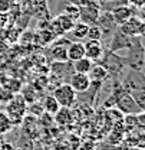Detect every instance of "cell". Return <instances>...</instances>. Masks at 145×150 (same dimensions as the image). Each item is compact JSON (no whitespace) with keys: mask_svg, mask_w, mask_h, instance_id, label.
<instances>
[{"mask_svg":"<svg viewBox=\"0 0 145 150\" xmlns=\"http://www.w3.org/2000/svg\"><path fill=\"white\" fill-rule=\"evenodd\" d=\"M71 43V40L68 38H62L59 40H53V43H50V58L53 59V62H66L68 61V45Z\"/></svg>","mask_w":145,"mask_h":150,"instance_id":"cell-8","label":"cell"},{"mask_svg":"<svg viewBox=\"0 0 145 150\" xmlns=\"http://www.w3.org/2000/svg\"><path fill=\"white\" fill-rule=\"evenodd\" d=\"M99 13H101V4L96 0H89L88 4L79 7V22H82L88 26L95 25Z\"/></svg>","mask_w":145,"mask_h":150,"instance_id":"cell-6","label":"cell"},{"mask_svg":"<svg viewBox=\"0 0 145 150\" xmlns=\"http://www.w3.org/2000/svg\"><path fill=\"white\" fill-rule=\"evenodd\" d=\"M55 121L59 124V126H69L73 121V112L71 108H66V107H60L57 112L55 114Z\"/></svg>","mask_w":145,"mask_h":150,"instance_id":"cell-16","label":"cell"},{"mask_svg":"<svg viewBox=\"0 0 145 150\" xmlns=\"http://www.w3.org/2000/svg\"><path fill=\"white\" fill-rule=\"evenodd\" d=\"M115 108L119 110L122 114H139L144 112L134 101V98L131 97V94L127 93L122 87L116 88V100H115Z\"/></svg>","mask_w":145,"mask_h":150,"instance_id":"cell-2","label":"cell"},{"mask_svg":"<svg viewBox=\"0 0 145 150\" xmlns=\"http://www.w3.org/2000/svg\"><path fill=\"white\" fill-rule=\"evenodd\" d=\"M83 46H85V56L88 59H91L92 62L99 61L105 52L101 40H86V42H83Z\"/></svg>","mask_w":145,"mask_h":150,"instance_id":"cell-12","label":"cell"},{"mask_svg":"<svg viewBox=\"0 0 145 150\" xmlns=\"http://www.w3.org/2000/svg\"><path fill=\"white\" fill-rule=\"evenodd\" d=\"M26 112H29V114H32V115H35V117H40L45 111H43L42 104H40L39 101H35V103H30V105L26 107Z\"/></svg>","mask_w":145,"mask_h":150,"instance_id":"cell-23","label":"cell"},{"mask_svg":"<svg viewBox=\"0 0 145 150\" xmlns=\"http://www.w3.org/2000/svg\"><path fill=\"white\" fill-rule=\"evenodd\" d=\"M12 127H13V126H12V123L9 121V118H7V115L4 114V111H0V136H1V134H6Z\"/></svg>","mask_w":145,"mask_h":150,"instance_id":"cell-24","label":"cell"},{"mask_svg":"<svg viewBox=\"0 0 145 150\" xmlns=\"http://www.w3.org/2000/svg\"><path fill=\"white\" fill-rule=\"evenodd\" d=\"M12 4L13 3L10 0H0V13H9Z\"/></svg>","mask_w":145,"mask_h":150,"instance_id":"cell-25","label":"cell"},{"mask_svg":"<svg viewBox=\"0 0 145 150\" xmlns=\"http://www.w3.org/2000/svg\"><path fill=\"white\" fill-rule=\"evenodd\" d=\"M131 43H132V38H128L119 29H116L108 42V51L116 54L119 49H129Z\"/></svg>","mask_w":145,"mask_h":150,"instance_id":"cell-9","label":"cell"},{"mask_svg":"<svg viewBox=\"0 0 145 150\" xmlns=\"http://www.w3.org/2000/svg\"><path fill=\"white\" fill-rule=\"evenodd\" d=\"M68 61L69 62H75L81 58L85 56V46H83V42H78V40H73L68 45Z\"/></svg>","mask_w":145,"mask_h":150,"instance_id":"cell-13","label":"cell"},{"mask_svg":"<svg viewBox=\"0 0 145 150\" xmlns=\"http://www.w3.org/2000/svg\"><path fill=\"white\" fill-rule=\"evenodd\" d=\"M63 15H66L68 18L73 20V22H79V7L78 6H75V4H66L65 6V9H63V12H62Z\"/></svg>","mask_w":145,"mask_h":150,"instance_id":"cell-20","label":"cell"},{"mask_svg":"<svg viewBox=\"0 0 145 150\" xmlns=\"http://www.w3.org/2000/svg\"><path fill=\"white\" fill-rule=\"evenodd\" d=\"M128 4H131L137 9H142L145 4V0H128Z\"/></svg>","mask_w":145,"mask_h":150,"instance_id":"cell-26","label":"cell"},{"mask_svg":"<svg viewBox=\"0 0 145 150\" xmlns=\"http://www.w3.org/2000/svg\"><path fill=\"white\" fill-rule=\"evenodd\" d=\"M131 150H144V147H138V146H134Z\"/></svg>","mask_w":145,"mask_h":150,"instance_id":"cell-29","label":"cell"},{"mask_svg":"<svg viewBox=\"0 0 145 150\" xmlns=\"http://www.w3.org/2000/svg\"><path fill=\"white\" fill-rule=\"evenodd\" d=\"M95 25L101 29V32H102V39H105L106 43L109 42L111 36L113 35V32L118 29V26H116L115 22H113L112 13H111V12H105V10H101L99 16H98L96 22H95Z\"/></svg>","mask_w":145,"mask_h":150,"instance_id":"cell-4","label":"cell"},{"mask_svg":"<svg viewBox=\"0 0 145 150\" xmlns=\"http://www.w3.org/2000/svg\"><path fill=\"white\" fill-rule=\"evenodd\" d=\"M10 1H12V3H13V1H22V0H10Z\"/></svg>","mask_w":145,"mask_h":150,"instance_id":"cell-30","label":"cell"},{"mask_svg":"<svg viewBox=\"0 0 145 150\" xmlns=\"http://www.w3.org/2000/svg\"><path fill=\"white\" fill-rule=\"evenodd\" d=\"M40 104L43 107V111L49 115H55L57 112V110L60 108V105L57 104V101L55 100L53 95H46L43 98V101H40Z\"/></svg>","mask_w":145,"mask_h":150,"instance_id":"cell-17","label":"cell"},{"mask_svg":"<svg viewBox=\"0 0 145 150\" xmlns=\"http://www.w3.org/2000/svg\"><path fill=\"white\" fill-rule=\"evenodd\" d=\"M128 38H142L144 35V19L138 15L131 16L124 25L118 28Z\"/></svg>","mask_w":145,"mask_h":150,"instance_id":"cell-5","label":"cell"},{"mask_svg":"<svg viewBox=\"0 0 145 150\" xmlns=\"http://www.w3.org/2000/svg\"><path fill=\"white\" fill-rule=\"evenodd\" d=\"M99 4H104V3H106V1H112V0H96Z\"/></svg>","mask_w":145,"mask_h":150,"instance_id":"cell-28","label":"cell"},{"mask_svg":"<svg viewBox=\"0 0 145 150\" xmlns=\"http://www.w3.org/2000/svg\"><path fill=\"white\" fill-rule=\"evenodd\" d=\"M86 40H101L102 42V32L96 25L88 26V33H86Z\"/></svg>","mask_w":145,"mask_h":150,"instance_id":"cell-21","label":"cell"},{"mask_svg":"<svg viewBox=\"0 0 145 150\" xmlns=\"http://www.w3.org/2000/svg\"><path fill=\"white\" fill-rule=\"evenodd\" d=\"M86 33H88V25L82 23V22H75L73 28L66 33L69 35V40H78V42H82L86 39Z\"/></svg>","mask_w":145,"mask_h":150,"instance_id":"cell-14","label":"cell"},{"mask_svg":"<svg viewBox=\"0 0 145 150\" xmlns=\"http://www.w3.org/2000/svg\"><path fill=\"white\" fill-rule=\"evenodd\" d=\"M26 101L23 100L22 95H15L6 105L4 114L7 115L9 121L12 123V126H18L23 121L25 115H26Z\"/></svg>","mask_w":145,"mask_h":150,"instance_id":"cell-1","label":"cell"},{"mask_svg":"<svg viewBox=\"0 0 145 150\" xmlns=\"http://www.w3.org/2000/svg\"><path fill=\"white\" fill-rule=\"evenodd\" d=\"M55 100L57 101V104L60 107H66V108H72L78 101V94L72 90V87L68 82H63L60 85H57L53 90Z\"/></svg>","mask_w":145,"mask_h":150,"instance_id":"cell-3","label":"cell"},{"mask_svg":"<svg viewBox=\"0 0 145 150\" xmlns=\"http://www.w3.org/2000/svg\"><path fill=\"white\" fill-rule=\"evenodd\" d=\"M131 97L134 98V101L137 103V105L144 111L145 110V91L144 90H137V91H131Z\"/></svg>","mask_w":145,"mask_h":150,"instance_id":"cell-22","label":"cell"},{"mask_svg":"<svg viewBox=\"0 0 145 150\" xmlns=\"http://www.w3.org/2000/svg\"><path fill=\"white\" fill-rule=\"evenodd\" d=\"M68 84L72 87V90L76 94H82L86 93L91 87V79L88 74H78V72H73L68 81Z\"/></svg>","mask_w":145,"mask_h":150,"instance_id":"cell-10","label":"cell"},{"mask_svg":"<svg viewBox=\"0 0 145 150\" xmlns=\"http://www.w3.org/2000/svg\"><path fill=\"white\" fill-rule=\"evenodd\" d=\"M7 19H9V15H7V13H0V28L4 26V23L7 22Z\"/></svg>","mask_w":145,"mask_h":150,"instance_id":"cell-27","label":"cell"},{"mask_svg":"<svg viewBox=\"0 0 145 150\" xmlns=\"http://www.w3.org/2000/svg\"><path fill=\"white\" fill-rule=\"evenodd\" d=\"M137 10H142V9H137V7H134V6H131V4H127V6H121V7L115 9V10L111 12V13H112V18H113L115 25L119 28V26L124 25L131 16H135V15H137Z\"/></svg>","mask_w":145,"mask_h":150,"instance_id":"cell-11","label":"cell"},{"mask_svg":"<svg viewBox=\"0 0 145 150\" xmlns=\"http://www.w3.org/2000/svg\"><path fill=\"white\" fill-rule=\"evenodd\" d=\"M36 39H39V43L42 46H49L50 43H53V40H56L57 38L53 35V32L48 28V29H42L39 32V35H36Z\"/></svg>","mask_w":145,"mask_h":150,"instance_id":"cell-19","label":"cell"},{"mask_svg":"<svg viewBox=\"0 0 145 150\" xmlns=\"http://www.w3.org/2000/svg\"><path fill=\"white\" fill-rule=\"evenodd\" d=\"M92 65H93V62H92L91 59H88L86 56H83V58L72 62V69H73V72H78V74H88L89 69L92 68Z\"/></svg>","mask_w":145,"mask_h":150,"instance_id":"cell-18","label":"cell"},{"mask_svg":"<svg viewBox=\"0 0 145 150\" xmlns=\"http://www.w3.org/2000/svg\"><path fill=\"white\" fill-rule=\"evenodd\" d=\"M88 76H89L91 82H104L109 75L104 65H101L98 62H93L92 68L89 69V72H88Z\"/></svg>","mask_w":145,"mask_h":150,"instance_id":"cell-15","label":"cell"},{"mask_svg":"<svg viewBox=\"0 0 145 150\" xmlns=\"http://www.w3.org/2000/svg\"><path fill=\"white\" fill-rule=\"evenodd\" d=\"M121 87L127 91H137V90H144V74L142 71H134L129 69V72L127 74V76L124 78Z\"/></svg>","mask_w":145,"mask_h":150,"instance_id":"cell-7","label":"cell"}]
</instances>
